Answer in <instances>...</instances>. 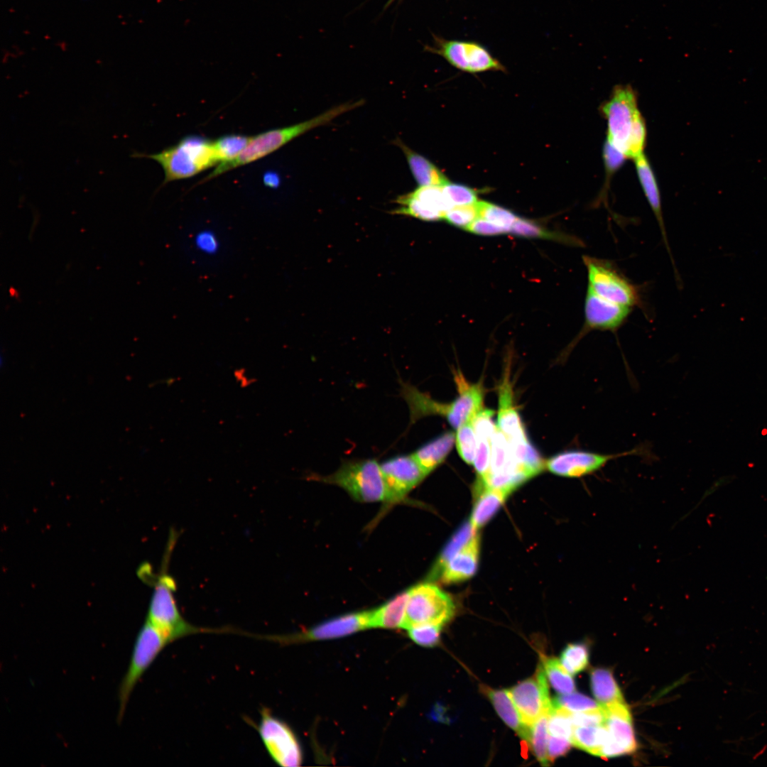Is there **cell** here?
Masks as SVG:
<instances>
[{"label": "cell", "instance_id": "1", "mask_svg": "<svg viewBox=\"0 0 767 767\" xmlns=\"http://www.w3.org/2000/svg\"><path fill=\"white\" fill-rule=\"evenodd\" d=\"M364 99L349 102L335 106L309 120L298 124L269 130L252 136L240 154L232 161L221 163L203 182L210 180L235 168L256 161L281 148L299 136L315 128L327 124L337 116L362 106Z\"/></svg>", "mask_w": 767, "mask_h": 767}, {"label": "cell", "instance_id": "2", "mask_svg": "<svg viewBox=\"0 0 767 767\" xmlns=\"http://www.w3.org/2000/svg\"><path fill=\"white\" fill-rule=\"evenodd\" d=\"M131 157L148 158L158 162L164 172L163 185L192 177L219 164L213 141L199 136H186L158 153L136 152Z\"/></svg>", "mask_w": 767, "mask_h": 767}, {"label": "cell", "instance_id": "3", "mask_svg": "<svg viewBox=\"0 0 767 767\" xmlns=\"http://www.w3.org/2000/svg\"><path fill=\"white\" fill-rule=\"evenodd\" d=\"M308 478L337 485L357 501L377 502L385 499L384 480L381 465L376 459H347L329 475L311 474Z\"/></svg>", "mask_w": 767, "mask_h": 767}, {"label": "cell", "instance_id": "4", "mask_svg": "<svg viewBox=\"0 0 767 767\" xmlns=\"http://www.w3.org/2000/svg\"><path fill=\"white\" fill-rule=\"evenodd\" d=\"M176 584L174 579L163 569L154 583L146 619L151 623L169 641L200 633H223L227 629L200 628L190 624L180 614L174 592Z\"/></svg>", "mask_w": 767, "mask_h": 767}, {"label": "cell", "instance_id": "5", "mask_svg": "<svg viewBox=\"0 0 767 767\" xmlns=\"http://www.w3.org/2000/svg\"><path fill=\"white\" fill-rule=\"evenodd\" d=\"M168 643L167 638L146 619L137 635L128 669L119 686L118 722L124 717L135 686Z\"/></svg>", "mask_w": 767, "mask_h": 767}, {"label": "cell", "instance_id": "6", "mask_svg": "<svg viewBox=\"0 0 767 767\" xmlns=\"http://www.w3.org/2000/svg\"><path fill=\"white\" fill-rule=\"evenodd\" d=\"M637 99L636 92L631 85H619L599 107L607 122L606 139L627 158L631 131L640 112Z\"/></svg>", "mask_w": 767, "mask_h": 767}, {"label": "cell", "instance_id": "7", "mask_svg": "<svg viewBox=\"0 0 767 767\" xmlns=\"http://www.w3.org/2000/svg\"><path fill=\"white\" fill-rule=\"evenodd\" d=\"M403 628L418 624L444 625L454 616L455 606L451 597L438 587L428 582L408 590Z\"/></svg>", "mask_w": 767, "mask_h": 767}, {"label": "cell", "instance_id": "8", "mask_svg": "<svg viewBox=\"0 0 767 767\" xmlns=\"http://www.w3.org/2000/svg\"><path fill=\"white\" fill-rule=\"evenodd\" d=\"M588 287L596 294L612 303L626 307L640 303V295L632 284L608 261L583 256Z\"/></svg>", "mask_w": 767, "mask_h": 767}, {"label": "cell", "instance_id": "9", "mask_svg": "<svg viewBox=\"0 0 767 767\" xmlns=\"http://www.w3.org/2000/svg\"><path fill=\"white\" fill-rule=\"evenodd\" d=\"M256 729L269 756L276 763L285 767L300 766L303 754L295 734L267 707H263L261 710Z\"/></svg>", "mask_w": 767, "mask_h": 767}, {"label": "cell", "instance_id": "10", "mask_svg": "<svg viewBox=\"0 0 767 767\" xmlns=\"http://www.w3.org/2000/svg\"><path fill=\"white\" fill-rule=\"evenodd\" d=\"M646 447L638 446L618 453H601L582 449L562 451L550 457L546 468L553 474L567 478H581L601 470L609 462L628 455H643Z\"/></svg>", "mask_w": 767, "mask_h": 767}, {"label": "cell", "instance_id": "11", "mask_svg": "<svg viewBox=\"0 0 767 767\" xmlns=\"http://www.w3.org/2000/svg\"><path fill=\"white\" fill-rule=\"evenodd\" d=\"M372 610L341 615L325 621L305 631L288 635L260 636V638L283 645L334 639L372 628Z\"/></svg>", "mask_w": 767, "mask_h": 767}, {"label": "cell", "instance_id": "12", "mask_svg": "<svg viewBox=\"0 0 767 767\" xmlns=\"http://www.w3.org/2000/svg\"><path fill=\"white\" fill-rule=\"evenodd\" d=\"M631 308L609 301L587 287L584 300V322L575 338L560 356L565 359L580 339L593 330L615 333L625 322Z\"/></svg>", "mask_w": 767, "mask_h": 767}, {"label": "cell", "instance_id": "13", "mask_svg": "<svg viewBox=\"0 0 767 767\" xmlns=\"http://www.w3.org/2000/svg\"><path fill=\"white\" fill-rule=\"evenodd\" d=\"M508 693L523 723L528 727H531L542 716L549 714L552 709L553 702L542 664L533 676L508 690Z\"/></svg>", "mask_w": 767, "mask_h": 767}, {"label": "cell", "instance_id": "14", "mask_svg": "<svg viewBox=\"0 0 767 767\" xmlns=\"http://www.w3.org/2000/svg\"><path fill=\"white\" fill-rule=\"evenodd\" d=\"M380 465L386 487L384 501L388 504L403 500L428 475L412 454L391 457Z\"/></svg>", "mask_w": 767, "mask_h": 767}, {"label": "cell", "instance_id": "15", "mask_svg": "<svg viewBox=\"0 0 767 767\" xmlns=\"http://www.w3.org/2000/svg\"><path fill=\"white\" fill-rule=\"evenodd\" d=\"M601 706L605 715L604 724L608 736L600 756L610 758L635 751L636 741L631 715L625 701Z\"/></svg>", "mask_w": 767, "mask_h": 767}, {"label": "cell", "instance_id": "16", "mask_svg": "<svg viewBox=\"0 0 767 767\" xmlns=\"http://www.w3.org/2000/svg\"><path fill=\"white\" fill-rule=\"evenodd\" d=\"M398 207L393 213L411 216L428 222L444 219L452 207L447 200L442 186H420L413 192L398 196Z\"/></svg>", "mask_w": 767, "mask_h": 767}, {"label": "cell", "instance_id": "17", "mask_svg": "<svg viewBox=\"0 0 767 767\" xmlns=\"http://www.w3.org/2000/svg\"><path fill=\"white\" fill-rule=\"evenodd\" d=\"M509 365L505 369V373L499 387L497 427L505 435L510 443L525 442L529 440L518 410L513 404Z\"/></svg>", "mask_w": 767, "mask_h": 767}, {"label": "cell", "instance_id": "18", "mask_svg": "<svg viewBox=\"0 0 767 767\" xmlns=\"http://www.w3.org/2000/svg\"><path fill=\"white\" fill-rule=\"evenodd\" d=\"M454 379L458 396L452 402V411L447 421L457 430L464 423L471 420L482 408L484 388L482 382H468L459 370L454 371Z\"/></svg>", "mask_w": 767, "mask_h": 767}, {"label": "cell", "instance_id": "19", "mask_svg": "<svg viewBox=\"0 0 767 767\" xmlns=\"http://www.w3.org/2000/svg\"><path fill=\"white\" fill-rule=\"evenodd\" d=\"M479 553V536L477 533L446 564L437 580L452 584L466 580L477 571Z\"/></svg>", "mask_w": 767, "mask_h": 767}, {"label": "cell", "instance_id": "20", "mask_svg": "<svg viewBox=\"0 0 767 767\" xmlns=\"http://www.w3.org/2000/svg\"><path fill=\"white\" fill-rule=\"evenodd\" d=\"M401 396L406 402L410 413V425L428 415H440L448 420L452 403H445L432 398L410 383L399 379Z\"/></svg>", "mask_w": 767, "mask_h": 767}, {"label": "cell", "instance_id": "21", "mask_svg": "<svg viewBox=\"0 0 767 767\" xmlns=\"http://www.w3.org/2000/svg\"><path fill=\"white\" fill-rule=\"evenodd\" d=\"M634 163L639 183L658 223L667 251L670 254L663 218L660 193L655 173L644 153L635 158Z\"/></svg>", "mask_w": 767, "mask_h": 767}, {"label": "cell", "instance_id": "22", "mask_svg": "<svg viewBox=\"0 0 767 767\" xmlns=\"http://www.w3.org/2000/svg\"><path fill=\"white\" fill-rule=\"evenodd\" d=\"M475 503L470 521L477 529L489 521L505 501L508 494L489 487L478 477L474 486Z\"/></svg>", "mask_w": 767, "mask_h": 767}, {"label": "cell", "instance_id": "23", "mask_svg": "<svg viewBox=\"0 0 767 767\" xmlns=\"http://www.w3.org/2000/svg\"><path fill=\"white\" fill-rule=\"evenodd\" d=\"M404 153L411 173L420 186H442L448 181L429 160L411 150L400 138L393 141Z\"/></svg>", "mask_w": 767, "mask_h": 767}, {"label": "cell", "instance_id": "24", "mask_svg": "<svg viewBox=\"0 0 767 767\" xmlns=\"http://www.w3.org/2000/svg\"><path fill=\"white\" fill-rule=\"evenodd\" d=\"M455 442V433L447 431L421 445L412 455L428 474L442 463Z\"/></svg>", "mask_w": 767, "mask_h": 767}, {"label": "cell", "instance_id": "25", "mask_svg": "<svg viewBox=\"0 0 767 767\" xmlns=\"http://www.w3.org/2000/svg\"><path fill=\"white\" fill-rule=\"evenodd\" d=\"M482 689L489 698L499 716L506 724L514 730L519 736L528 742L531 727H528L523 723L519 713L508 693V690H493L487 687Z\"/></svg>", "mask_w": 767, "mask_h": 767}, {"label": "cell", "instance_id": "26", "mask_svg": "<svg viewBox=\"0 0 767 767\" xmlns=\"http://www.w3.org/2000/svg\"><path fill=\"white\" fill-rule=\"evenodd\" d=\"M408 597L407 590L396 595L379 608L371 609L372 628H403Z\"/></svg>", "mask_w": 767, "mask_h": 767}, {"label": "cell", "instance_id": "27", "mask_svg": "<svg viewBox=\"0 0 767 767\" xmlns=\"http://www.w3.org/2000/svg\"><path fill=\"white\" fill-rule=\"evenodd\" d=\"M477 529L472 522L467 521L451 538L444 548L428 576L429 581L437 580L446 564L472 538Z\"/></svg>", "mask_w": 767, "mask_h": 767}, {"label": "cell", "instance_id": "28", "mask_svg": "<svg viewBox=\"0 0 767 767\" xmlns=\"http://www.w3.org/2000/svg\"><path fill=\"white\" fill-rule=\"evenodd\" d=\"M591 688L601 705L624 701L621 692L611 672L604 668H596L590 675Z\"/></svg>", "mask_w": 767, "mask_h": 767}, {"label": "cell", "instance_id": "29", "mask_svg": "<svg viewBox=\"0 0 767 767\" xmlns=\"http://www.w3.org/2000/svg\"><path fill=\"white\" fill-rule=\"evenodd\" d=\"M608 732L605 724L574 727L571 739L576 747L592 755L600 756Z\"/></svg>", "mask_w": 767, "mask_h": 767}, {"label": "cell", "instance_id": "30", "mask_svg": "<svg viewBox=\"0 0 767 767\" xmlns=\"http://www.w3.org/2000/svg\"><path fill=\"white\" fill-rule=\"evenodd\" d=\"M509 233L526 238H542L555 240L573 246H583L584 243L574 236L553 232L540 227L534 222L518 217L511 226Z\"/></svg>", "mask_w": 767, "mask_h": 767}, {"label": "cell", "instance_id": "31", "mask_svg": "<svg viewBox=\"0 0 767 767\" xmlns=\"http://www.w3.org/2000/svg\"><path fill=\"white\" fill-rule=\"evenodd\" d=\"M542 660L546 677L556 692L565 695L575 691V681L571 674L563 668L558 659L544 656Z\"/></svg>", "mask_w": 767, "mask_h": 767}, {"label": "cell", "instance_id": "32", "mask_svg": "<svg viewBox=\"0 0 767 767\" xmlns=\"http://www.w3.org/2000/svg\"><path fill=\"white\" fill-rule=\"evenodd\" d=\"M251 137L240 134H231L223 136L213 141L219 164L232 161L238 156L248 145Z\"/></svg>", "mask_w": 767, "mask_h": 767}, {"label": "cell", "instance_id": "33", "mask_svg": "<svg viewBox=\"0 0 767 767\" xmlns=\"http://www.w3.org/2000/svg\"><path fill=\"white\" fill-rule=\"evenodd\" d=\"M548 715L542 716L531 727L528 741L534 756L543 766H547L549 762L548 759Z\"/></svg>", "mask_w": 767, "mask_h": 767}, {"label": "cell", "instance_id": "34", "mask_svg": "<svg viewBox=\"0 0 767 767\" xmlns=\"http://www.w3.org/2000/svg\"><path fill=\"white\" fill-rule=\"evenodd\" d=\"M467 58L469 72L486 70H504L502 65L482 45L467 42Z\"/></svg>", "mask_w": 767, "mask_h": 767}, {"label": "cell", "instance_id": "35", "mask_svg": "<svg viewBox=\"0 0 767 767\" xmlns=\"http://www.w3.org/2000/svg\"><path fill=\"white\" fill-rule=\"evenodd\" d=\"M455 442L462 459L469 464H473L478 447V439L471 420L464 423L457 429Z\"/></svg>", "mask_w": 767, "mask_h": 767}, {"label": "cell", "instance_id": "36", "mask_svg": "<svg viewBox=\"0 0 767 767\" xmlns=\"http://www.w3.org/2000/svg\"><path fill=\"white\" fill-rule=\"evenodd\" d=\"M560 663L571 675L583 670L589 663V650L584 643H570L562 651Z\"/></svg>", "mask_w": 767, "mask_h": 767}, {"label": "cell", "instance_id": "37", "mask_svg": "<svg viewBox=\"0 0 767 767\" xmlns=\"http://www.w3.org/2000/svg\"><path fill=\"white\" fill-rule=\"evenodd\" d=\"M477 205L479 217L503 227L507 233L518 217L511 211L490 202L478 201Z\"/></svg>", "mask_w": 767, "mask_h": 767}, {"label": "cell", "instance_id": "38", "mask_svg": "<svg viewBox=\"0 0 767 767\" xmlns=\"http://www.w3.org/2000/svg\"><path fill=\"white\" fill-rule=\"evenodd\" d=\"M572 714V712L553 704L552 709L548 715L549 734L571 741L574 727Z\"/></svg>", "mask_w": 767, "mask_h": 767}, {"label": "cell", "instance_id": "39", "mask_svg": "<svg viewBox=\"0 0 767 767\" xmlns=\"http://www.w3.org/2000/svg\"><path fill=\"white\" fill-rule=\"evenodd\" d=\"M602 157L606 176L602 193L600 194L602 198L606 194L612 175L621 168L628 158L624 153L619 151L606 138L603 145Z\"/></svg>", "mask_w": 767, "mask_h": 767}, {"label": "cell", "instance_id": "40", "mask_svg": "<svg viewBox=\"0 0 767 767\" xmlns=\"http://www.w3.org/2000/svg\"><path fill=\"white\" fill-rule=\"evenodd\" d=\"M434 50L443 56L456 68L469 72L467 58V42L458 40L442 41L439 45V48Z\"/></svg>", "mask_w": 767, "mask_h": 767}, {"label": "cell", "instance_id": "41", "mask_svg": "<svg viewBox=\"0 0 767 767\" xmlns=\"http://www.w3.org/2000/svg\"><path fill=\"white\" fill-rule=\"evenodd\" d=\"M442 188L452 207L474 205L478 202L477 191L465 185L447 182Z\"/></svg>", "mask_w": 767, "mask_h": 767}, {"label": "cell", "instance_id": "42", "mask_svg": "<svg viewBox=\"0 0 767 767\" xmlns=\"http://www.w3.org/2000/svg\"><path fill=\"white\" fill-rule=\"evenodd\" d=\"M442 626L425 624L410 626L406 630L410 639L415 643L423 647H433L439 643Z\"/></svg>", "mask_w": 767, "mask_h": 767}, {"label": "cell", "instance_id": "43", "mask_svg": "<svg viewBox=\"0 0 767 767\" xmlns=\"http://www.w3.org/2000/svg\"><path fill=\"white\" fill-rule=\"evenodd\" d=\"M647 136V129L646 121L641 114L639 112L632 126L629 141V150H628V158L635 159L641 155L643 154V150L646 146Z\"/></svg>", "mask_w": 767, "mask_h": 767}, {"label": "cell", "instance_id": "44", "mask_svg": "<svg viewBox=\"0 0 767 767\" xmlns=\"http://www.w3.org/2000/svg\"><path fill=\"white\" fill-rule=\"evenodd\" d=\"M477 203L452 207L445 212L443 219L456 227L467 229L479 217Z\"/></svg>", "mask_w": 767, "mask_h": 767}, {"label": "cell", "instance_id": "45", "mask_svg": "<svg viewBox=\"0 0 767 767\" xmlns=\"http://www.w3.org/2000/svg\"><path fill=\"white\" fill-rule=\"evenodd\" d=\"M553 704L571 712H584L599 708L600 705L581 693H569L556 697Z\"/></svg>", "mask_w": 767, "mask_h": 767}, {"label": "cell", "instance_id": "46", "mask_svg": "<svg viewBox=\"0 0 767 767\" xmlns=\"http://www.w3.org/2000/svg\"><path fill=\"white\" fill-rule=\"evenodd\" d=\"M494 411L491 409L482 408L471 419V423L477 435V439L491 440L496 429L494 421Z\"/></svg>", "mask_w": 767, "mask_h": 767}, {"label": "cell", "instance_id": "47", "mask_svg": "<svg viewBox=\"0 0 767 767\" xmlns=\"http://www.w3.org/2000/svg\"><path fill=\"white\" fill-rule=\"evenodd\" d=\"M572 720L573 727L597 726L604 724L605 715L602 707L599 708L572 712Z\"/></svg>", "mask_w": 767, "mask_h": 767}, {"label": "cell", "instance_id": "48", "mask_svg": "<svg viewBox=\"0 0 767 767\" xmlns=\"http://www.w3.org/2000/svg\"><path fill=\"white\" fill-rule=\"evenodd\" d=\"M491 463V441L478 440V447L473 464L478 476L485 475L489 470Z\"/></svg>", "mask_w": 767, "mask_h": 767}, {"label": "cell", "instance_id": "49", "mask_svg": "<svg viewBox=\"0 0 767 767\" xmlns=\"http://www.w3.org/2000/svg\"><path fill=\"white\" fill-rule=\"evenodd\" d=\"M195 245L197 250L207 255L215 254L219 249L218 238L211 230L198 232L195 236Z\"/></svg>", "mask_w": 767, "mask_h": 767}, {"label": "cell", "instance_id": "50", "mask_svg": "<svg viewBox=\"0 0 767 767\" xmlns=\"http://www.w3.org/2000/svg\"><path fill=\"white\" fill-rule=\"evenodd\" d=\"M466 230L484 236H494L507 233L506 230L503 227L481 217L476 219Z\"/></svg>", "mask_w": 767, "mask_h": 767}, {"label": "cell", "instance_id": "51", "mask_svg": "<svg viewBox=\"0 0 767 767\" xmlns=\"http://www.w3.org/2000/svg\"><path fill=\"white\" fill-rule=\"evenodd\" d=\"M572 744L570 739L550 735L548 744V761L553 762L557 758L566 754Z\"/></svg>", "mask_w": 767, "mask_h": 767}, {"label": "cell", "instance_id": "52", "mask_svg": "<svg viewBox=\"0 0 767 767\" xmlns=\"http://www.w3.org/2000/svg\"><path fill=\"white\" fill-rule=\"evenodd\" d=\"M263 181L266 185L274 187H277L279 184V177L274 173H267L263 178Z\"/></svg>", "mask_w": 767, "mask_h": 767}]
</instances>
